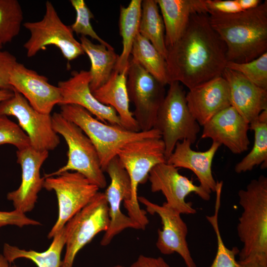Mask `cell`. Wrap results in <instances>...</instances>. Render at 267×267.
<instances>
[{"mask_svg": "<svg viewBox=\"0 0 267 267\" xmlns=\"http://www.w3.org/2000/svg\"><path fill=\"white\" fill-rule=\"evenodd\" d=\"M208 14L212 28L225 44L227 62H247L267 52V0L237 13Z\"/></svg>", "mask_w": 267, "mask_h": 267, "instance_id": "2", "label": "cell"}, {"mask_svg": "<svg viewBox=\"0 0 267 267\" xmlns=\"http://www.w3.org/2000/svg\"><path fill=\"white\" fill-rule=\"evenodd\" d=\"M222 183L217 185L214 214L207 216L206 219L214 230L217 238V249L213 263L210 267H242L236 260L235 256L239 253L236 248L228 249L224 244L220 230L218 216L221 206Z\"/></svg>", "mask_w": 267, "mask_h": 267, "instance_id": "31", "label": "cell"}, {"mask_svg": "<svg viewBox=\"0 0 267 267\" xmlns=\"http://www.w3.org/2000/svg\"><path fill=\"white\" fill-rule=\"evenodd\" d=\"M124 267L122 266V265H117L113 266H111V267Z\"/></svg>", "mask_w": 267, "mask_h": 267, "instance_id": "43", "label": "cell"}, {"mask_svg": "<svg viewBox=\"0 0 267 267\" xmlns=\"http://www.w3.org/2000/svg\"><path fill=\"white\" fill-rule=\"evenodd\" d=\"M226 68L241 74L256 86L267 89V52L247 62H227Z\"/></svg>", "mask_w": 267, "mask_h": 267, "instance_id": "33", "label": "cell"}, {"mask_svg": "<svg viewBox=\"0 0 267 267\" xmlns=\"http://www.w3.org/2000/svg\"><path fill=\"white\" fill-rule=\"evenodd\" d=\"M156 0L164 24L167 49L180 38L193 14L208 13L205 0Z\"/></svg>", "mask_w": 267, "mask_h": 267, "instance_id": "23", "label": "cell"}, {"mask_svg": "<svg viewBox=\"0 0 267 267\" xmlns=\"http://www.w3.org/2000/svg\"><path fill=\"white\" fill-rule=\"evenodd\" d=\"M51 119L53 130L63 136L67 144L68 160L66 165L53 173L45 174L44 178L74 171L83 175L99 189L105 188L106 179L96 149L89 138L78 126L60 113L54 112Z\"/></svg>", "mask_w": 267, "mask_h": 267, "instance_id": "6", "label": "cell"}, {"mask_svg": "<svg viewBox=\"0 0 267 267\" xmlns=\"http://www.w3.org/2000/svg\"><path fill=\"white\" fill-rule=\"evenodd\" d=\"M23 13L17 0H0V44L11 42L20 32Z\"/></svg>", "mask_w": 267, "mask_h": 267, "instance_id": "32", "label": "cell"}, {"mask_svg": "<svg viewBox=\"0 0 267 267\" xmlns=\"http://www.w3.org/2000/svg\"><path fill=\"white\" fill-rule=\"evenodd\" d=\"M128 70V67L121 72L114 70L108 81L92 93L101 103L115 109L124 128L139 132L138 125L130 110L127 86Z\"/></svg>", "mask_w": 267, "mask_h": 267, "instance_id": "24", "label": "cell"}, {"mask_svg": "<svg viewBox=\"0 0 267 267\" xmlns=\"http://www.w3.org/2000/svg\"><path fill=\"white\" fill-rule=\"evenodd\" d=\"M185 95L180 83L171 82L157 115L153 128L161 134L167 160L177 142L185 139L194 143L200 130L189 110Z\"/></svg>", "mask_w": 267, "mask_h": 267, "instance_id": "7", "label": "cell"}, {"mask_svg": "<svg viewBox=\"0 0 267 267\" xmlns=\"http://www.w3.org/2000/svg\"><path fill=\"white\" fill-rule=\"evenodd\" d=\"M60 113L78 126L92 142L104 172L108 163L126 144L145 138L161 137L160 132L154 128L146 132H134L122 126L103 123L76 104L60 105Z\"/></svg>", "mask_w": 267, "mask_h": 267, "instance_id": "4", "label": "cell"}, {"mask_svg": "<svg viewBox=\"0 0 267 267\" xmlns=\"http://www.w3.org/2000/svg\"><path fill=\"white\" fill-rule=\"evenodd\" d=\"M104 172L110 178L104 192L109 208V224L100 241L101 245L106 246L126 229H141L135 221L121 211L122 203L131 197L132 189L129 176L117 156L108 163Z\"/></svg>", "mask_w": 267, "mask_h": 267, "instance_id": "13", "label": "cell"}, {"mask_svg": "<svg viewBox=\"0 0 267 267\" xmlns=\"http://www.w3.org/2000/svg\"><path fill=\"white\" fill-rule=\"evenodd\" d=\"M71 75L68 80L58 83L62 96L59 105L68 104L79 105L103 123L123 127L115 109L101 103L93 96L89 88L91 78L89 71H73Z\"/></svg>", "mask_w": 267, "mask_h": 267, "instance_id": "19", "label": "cell"}, {"mask_svg": "<svg viewBox=\"0 0 267 267\" xmlns=\"http://www.w3.org/2000/svg\"><path fill=\"white\" fill-rule=\"evenodd\" d=\"M138 33L148 40L166 60L165 27L156 0H142Z\"/></svg>", "mask_w": 267, "mask_h": 267, "instance_id": "30", "label": "cell"}, {"mask_svg": "<svg viewBox=\"0 0 267 267\" xmlns=\"http://www.w3.org/2000/svg\"><path fill=\"white\" fill-rule=\"evenodd\" d=\"M189 90L185 95L187 106L200 126L231 106L228 84L222 76Z\"/></svg>", "mask_w": 267, "mask_h": 267, "instance_id": "20", "label": "cell"}, {"mask_svg": "<svg viewBox=\"0 0 267 267\" xmlns=\"http://www.w3.org/2000/svg\"><path fill=\"white\" fill-rule=\"evenodd\" d=\"M222 76L228 84L231 106L249 124L267 109V89L227 68L224 70Z\"/></svg>", "mask_w": 267, "mask_h": 267, "instance_id": "21", "label": "cell"}, {"mask_svg": "<svg viewBox=\"0 0 267 267\" xmlns=\"http://www.w3.org/2000/svg\"><path fill=\"white\" fill-rule=\"evenodd\" d=\"M66 240V232L64 226L54 236L49 247L44 252L27 250L4 243L3 255L10 264L16 259L25 258L34 262L38 267H60L62 262L61 255L65 247Z\"/></svg>", "mask_w": 267, "mask_h": 267, "instance_id": "26", "label": "cell"}, {"mask_svg": "<svg viewBox=\"0 0 267 267\" xmlns=\"http://www.w3.org/2000/svg\"><path fill=\"white\" fill-rule=\"evenodd\" d=\"M17 162L21 168V182L19 187L7 194L15 210L24 214L31 211L37 202L38 193L43 188L44 178L41 168L48 156V151H39L31 146L17 150Z\"/></svg>", "mask_w": 267, "mask_h": 267, "instance_id": "16", "label": "cell"}, {"mask_svg": "<svg viewBox=\"0 0 267 267\" xmlns=\"http://www.w3.org/2000/svg\"><path fill=\"white\" fill-rule=\"evenodd\" d=\"M70 1L76 12L75 21L70 26L72 31L77 35H81V36H89L92 39L98 41L100 44L106 45L108 48L114 49L111 45L98 36L93 30L90 20L94 18V15L85 1L71 0Z\"/></svg>", "mask_w": 267, "mask_h": 267, "instance_id": "34", "label": "cell"}, {"mask_svg": "<svg viewBox=\"0 0 267 267\" xmlns=\"http://www.w3.org/2000/svg\"><path fill=\"white\" fill-rule=\"evenodd\" d=\"M141 0H132L127 7L120 6L119 27L123 48L114 70L121 72L129 66L134 41L138 33Z\"/></svg>", "mask_w": 267, "mask_h": 267, "instance_id": "27", "label": "cell"}, {"mask_svg": "<svg viewBox=\"0 0 267 267\" xmlns=\"http://www.w3.org/2000/svg\"><path fill=\"white\" fill-rule=\"evenodd\" d=\"M138 201L145 207L147 212L157 214L161 219L162 228L158 230L156 243L159 251L164 255L176 253L182 258L186 267H197L186 240L187 226L181 214L166 202L160 205L143 196H138Z\"/></svg>", "mask_w": 267, "mask_h": 267, "instance_id": "15", "label": "cell"}, {"mask_svg": "<svg viewBox=\"0 0 267 267\" xmlns=\"http://www.w3.org/2000/svg\"><path fill=\"white\" fill-rule=\"evenodd\" d=\"M130 267H171L161 257L140 255Z\"/></svg>", "mask_w": 267, "mask_h": 267, "instance_id": "39", "label": "cell"}, {"mask_svg": "<svg viewBox=\"0 0 267 267\" xmlns=\"http://www.w3.org/2000/svg\"><path fill=\"white\" fill-rule=\"evenodd\" d=\"M238 195L243 209L237 227L243 244L238 262L242 267H267V178L252 179Z\"/></svg>", "mask_w": 267, "mask_h": 267, "instance_id": "3", "label": "cell"}, {"mask_svg": "<svg viewBox=\"0 0 267 267\" xmlns=\"http://www.w3.org/2000/svg\"><path fill=\"white\" fill-rule=\"evenodd\" d=\"M203 127L202 138H211L235 154L248 149L249 124L231 106L217 114Z\"/></svg>", "mask_w": 267, "mask_h": 267, "instance_id": "18", "label": "cell"}, {"mask_svg": "<svg viewBox=\"0 0 267 267\" xmlns=\"http://www.w3.org/2000/svg\"><path fill=\"white\" fill-rule=\"evenodd\" d=\"M0 267H17L15 265H12L5 259L3 254H0Z\"/></svg>", "mask_w": 267, "mask_h": 267, "instance_id": "42", "label": "cell"}, {"mask_svg": "<svg viewBox=\"0 0 267 267\" xmlns=\"http://www.w3.org/2000/svg\"><path fill=\"white\" fill-rule=\"evenodd\" d=\"M249 129L254 133V144L249 153L236 164L234 171L237 174L250 171L260 165L263 169L267 167V109L249 123Z\"/></svg>", "mask_w": 267, "mask_h": 267, "instance_id": "28", "label": "cell"}, {"mask_svg": "<svg viewBox=\"0 0 267 267\" xmlns=\"http://www.w3.org/2000/svg\"><path fill=\"white\" fill-rule=\"evenodd\" d=\"M44 178L43 188L55 192L58 205L57 220L47 235L51 239L92 200L99 188L76 172H65Z\"/></svg>", "mask_w": 267, "mask_h": 267, "instance_id": "10", "label": "cell"}, {"mask_svg": "<svg viewBox=\"0 0 267 267\" xmlns=\"http://www.w3.org/2000/svg\"><path fill=\"white\" fill-rule=\"evenodd\" d=\"M131 54L132 59L160 82L165 86L169 84L165 58L148 40L139 33L134 41Z\"/></svg>", "mask_w": 267, "mask_h": 267, "instance_id": "29", "label": "cell"}, {"mask_svg": "<svg viewBox=\"0 0 267 267\" xmlns=\"http://www.w3.org/2000/svg\"><path fill=\"white\" fill-rule=\"evenodd\" d=\"M127 86L130 101L134 106L133 116L140 131L152 130L166 94L165 86L130 58Z\"/></svg>", "mask_w": 267, "mask_h": 267, "instance_id": "11", "label": "cell"}, {"mask_svg": "<svg viewBox=\"0 0 267 267\" xmlns=\"http://www.w3.org/2000/svg\"><path fill=\"white\" fill-rule=\"evenodd\" d=\"M166 62L169 84L178 82L189 89L222 76L226 48L212 28L208 13L191 16L180 38L167 49Z\"/></svg>", "mask_w": 267, "mask_h": 267, "instance_id": "1", "label": "cell"}, {"mask_svg": "<svg viewBox=\"0 0 267 267\" xmlns=\"http://www.w3.org/2000/svg\"><path fill=\"white\" fill-rule=\"evenodd\" d=\"M2 47V45L0 44V49H1Z\"/></svg>", "mask_w": 267, "mask_h": 267, "instance_id": "44", "label": "cell"}, {"mask_svg": "<svg viewBox=\"0 0 267 267\" xmlns=\"http://www.w3.org/2000/svg\"><path fill=\"white\" fill-rule=\"evenodd\" d=\"M242 11L257 7L262 2L261 0H236Z\"/></svg>", "mask_w": 267, "mask_h": 267, "instance_id": "40", "label": "cell"}, {"mask_svg": "<svg viewBox=\"0 0 267 267\" xmlns=\"http://www.w3.org/2000/svg\"><path fill=\"white\" fill-rule=\"evenodd\" d=\"M9 84L40 113L50 114L54 106L61 102L58 86L49 84L46 77L18 62L11 72Z\"/></svg>", "mask_w": 267, "mask_h": 267, "instance_id": "17", "label": "cell"}, {"mask_svg": "<svg viewBox=\"0 0 267 267\" xmlns=\"http://www.w3.org/2000/svg\"><path fill=\"white\" fill-rule=\"evenodd\" d=\"M148 179L153 192L160 191L166 199V204L180 214H195L196 210L185 198L194 193L205 201L211 198L209 193L200 185L179 174L178 169L167 162L158 164L149 172Z\"/></svg>", "mask_w": 267, "mask_h": 267, "instance_id": "14", "label": "cell"}, {"mask_svg": "<svg viewBox=\"0 0 267 267\" xmlns=\"http://www.w3.org/2000/svg\"><path fill=\"white\" fill-rule=\"evenodd\" d=\"M117 156L126 170L131 183V197L124 202V207L128 216L135 221L141 229H145L149 220L146 212L139 206L138 187L146 181L155 166L167 162L164 142L161 137L138 139L124 146Z\"/></svg>", "mask_w": 267, "mask_h": 267, "instance_id": "5", "label": "cell"}, {"mask_svg": "<svg viewBox=\"0 0 267 267\" xmlns=\"http://www.w3.org/2000/svg\"><path fill=\"white\" fill-rule=\"evenodd\" d=\"M23 26L30 33V37L24 44L27 56L31 57L46 46L58 47L64 57L70 62L85 54L80 42L75 38L70 26L60 19L52 3L45 2L43 19L36 22H26Z\"/></svg>", "mask_w": 267, "mask_h": 267, "instance_id": "8", "label": "cell"}, {"mask_svg": "<svg viewBox=\"0 0 267 267\" xmlns=\"http://www.w3.org/2000/svg\"><path fill=\"white\" fill-rule=\"evenodd\" d=\"M191 144L185 139L177 142L167 163L178 169L181 168L191 171L197 177L202 187L210 194L215 192L217 181L212 174V164L221 144L213 142L209 148L204 151L193 150Z\"/></svg>", "mask_w": 267, "mask_h": 267, "instance_id": "22", "label": "cell"}, {"mask_svg": "<svg viewBox=\"0 0 267 267\" xmlns=\"http://www.w3.org/2000/svg\"><path fill=\"white\" fill-rule=\"evenodd\" d=\"M17 62L15 56L0 49V89L12 90L9 84L11 72Z\"/></svg>", "mask_w": 267, "mask_h": 267, "instance_id": "37", "label": "cell"}, {"mask_svg": "<svg viewBox=\"0 0 267 267\" xmlns=\"http://www.w3.org/2000/svg\"><path fill=\"white\" fill-rule=\"evenodd\" d=\"M42 223L27 217L25 214L16 210L11 211H0V227L15 225L22 227L28 225H41Z\"/></svg>", "mask_w": 267, "mask_h": 267, "instance_id": "36", "label": "cell"}, {"mask_svg": "<svg viewBox=\"0 0 267 267\" xmlns=\"http://www.w3.org/2000/svg\"><path fill=\"white\" fill-rule=\"evenodd\" d=\"M109 224V208L104 193L98 192L92 200L65 225V253L60 267H73L79 252Z\"/></svg>", "mask_w": 267, "mask_h": 267, "instance_id": "9", "label": "cell"}, {"mask_svg": "<svg viewBox=\"0 0 267 267\" xmlns=\"http://www.w3.org/2000/svg\"><path fill=\"white\" fill-rule=\"evenodd\" d=\"M207 12L231 14L242 11L236 0H205Z\"/></svg>", "mask_w": 267, "mask_h": 267, "instance_id": "38", "label": "cell"}, {"mask_svg": "<svg viewBox=\"0 0 267 267\" xmlns=\"http://www.w3.org/2000/svg\"><path fill=\"white\" fill-rule=\"evenodd\" d=\"M10 144L17 150L30 146L28 135L19 125L6 116L0 115V145Z\"/></svg>", "mask_w": 267, "mask_h": 267, "instance_id": "35", "label": "cell"}, {"mask_svg": "<svg viewBox=\"0 0 267 267\" xmlns=\"http://www.w3.org/2000/svg\"><path fill=\"white\" fill-rule=\"evenodd\" d=\"M82 47L89 56L91 66L89 88L91 92L105 84L114 71L119 55L114 49H110L102 44H94L87 37L80 38Z\"/></svg>", "mask_w": 267, "mask_h": 267, "instance_id": "25", "label": "cell"}, {"mask_svg": "<svg viewBox=\"0 0 267 267\" xmlns=\"http://www.w3.org/2000/svg\"><path fill=\"white\" fill-rule=\"evenodd\" d=\"M13 94V90L0 89V102L10 98Z\"/></svg>", "mask_w": 267, "mask_h": 267, "instance_id": "41", "label": "cell"}, {"mask_svg": "<svg viewBox=\"0 0 267 267\" xmlns=\"http://www.w3.org/2000/svg\"><path fill=\"white\" fill-rule=\"evenodd\" d=\"M12 90L13 96L0 102V115L16 118L30 139V146L35 149L54 150L59 145L60 138L53 129L50 114L37 111L20 93Z\"/></svg>", "mask_w": 267, "mask_h": 267, "instance_id": "12", "label": "cell"}]
</instances>
